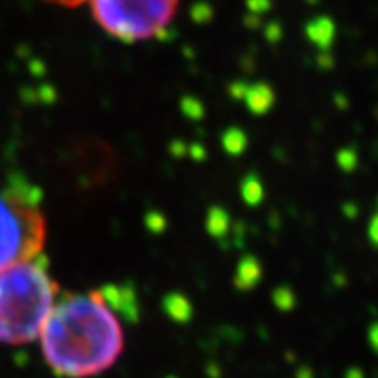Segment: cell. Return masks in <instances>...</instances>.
Segmentation results:
<instances>
[{"mask_svg": "<svg viewBox=\"0 0 378 378\" xmlns=\"http://www.w3.org/2000/svg\"><path fill=\"white\" fill-rule=\"evenodd\" d=\"M38 342L54 374L92 378L118 363L125 330L104 292L66 294L56 300Z\"/></svg>", "mask_w": 378, "mask_h": 378, "instance_id": "cell-1", "label": "cell"}, {"mask_svg": "<svg viewBox=\"0 0 378 378\" xmlns=\"http://www.w3.org/2000/svg\"><path fill=\"white\" fill-rule=\"evenodd\" d=\"M46 2H52V4H58V6H66V8H77L89 2V0H46Z\"/></svg>", "mask_w": 378, "mask_h": 378, "instance_id": "cell-5", "label": "cell"}, {"mask_svg": "<svg viewBox=\"0 0 378 378\" xmlns=\"http://www.w3.org/2000/svg\"><path fill=\"white\" fill-rule=\"evenodd\" d=\"M46 242V217L25 190L0 188V269L41 258Z\"/></svg>", "mask_w": 378, "mask_h": 378, "instance_id": "cell-3", "label": "cell"}, {"mask_svg": "<svg viewBox=\"0 0 378 378\" xmlns=\"http://www.w3.org/2000/svg\"><path fill=\"white\" fill-rule=\"evenodd\" d=\"M59 296L41 258L0 269V344L37 340Z\"/></svg>", "mask_w": 378, "mask_h": 378, "instance_id": "cell-2", "label": "cell"}, {"mask_svg": "<svg viewBox=\"0 0 378 378\" xmlns=\"http://www.w3.org/2000/svg\"><path fill=\"white\" fill-rule=\"evenodd\" d=\"M181 0H90L97 23L123 43H142L165 31Z\"/></svg>", "mask_w": 378, "mask_h": 378, "instance_id": "cell-4", "label": "cell"}]
</instances>
